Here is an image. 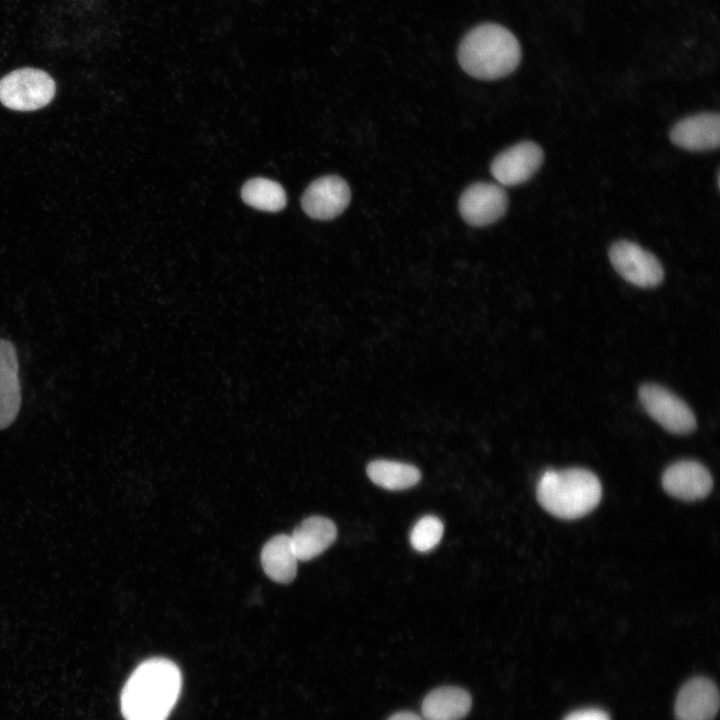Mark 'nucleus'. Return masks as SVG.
Masks as SVG:
<instances>
[{
	"label": "nucleus",
	"instance_id": "1",
	"mask_svg": "<svg viewBox=\"0 0 720 720\" xmlns=\"http://www.w3.org/2000/svg\"><path fill=\"white\" fill-rule=\"evenodd\" d=\"M182 685L179 668L165 658L142 662L126 681L121 693L125 720H166Z\"/></svg>",
	"mask_w": 720,
	"mask_h": 720
},
{
	"label": "nucleus",
	"instance_id": "2",
	"mask_svg": "<svg viewBox=\"0 0 720 720\" xmlns=\"http://www.w3.org/2000/svg\"><path fill=\"white\" fill-rule=\"evenodd\" d=\"M458 60L471 76L494 80L512 73L521 60V47L507 28L486 23L472 29L462 40Z\"/></svg>",
	"mask_w": 720,
	"mask_h": 720
},
{
	"label": "nucleus",
	"instance_id": "3",
	"mask_svg": "<svg viewBox=\"0 0 720 720\" xmlns=\"http://www.w3.org/2000/svg\"><path fill=\"white\" fill-rule=\"evenodd\" d=\"M602 488L597 476L582 468L548 470L537 485V499L550 514L561 519H577L591 512L600 502Z\"/></svg>",
	"mask_w": 720,
	"mask_h": 720
},
{
	"label": "nucleus",
	"instance_id": "4",
	"mask_svg": "<svg viewBox=\"0 0 720 720\" xmlns=\"http://www.w3.org/2000/svg\"><path fill=\"white\" fill-rule=\"evenodd\" d=\"M55 82L35 68L14 70L0 80V102L17 111H33L48 105L55 95Z\"/></svg>",
	"mask_w": 720,
	"mask_h": 720
},
{
	"label": "nucleus",
	"instance_id": "5",
	"mask_svg": "<svg viewBox=\"0 0 720 720\" xmlns=\"http://www.w3.org/2000/svg\"><path fill=\"white\" fill-rule=\"evenodd\" d=\"M639 399L646 412L670 433L684 435L695 429L696 419L690 407L668 389L644 384Z\"/></svg>",
	"mask_w": 720,
	"mask_h": 720
},
{
	"label": "nucleus",
	"instance_id": "6",
	"mask_svg": "<svg viewBox=\"0 0 720 720\" xmlns=\"http://www.w3.org/2000/svg\"><path fill=\"white\" fill-rule=\"evenodd\" d=\"M609 259L618 274L635 286L655 287L663 280L664 272L659 260L634 242H614L609 249Z\"/></svg>",
	"mask_w": 720,
	"mask_h": 720
},
{
	"label": "nucleus",
	"instance_id": "7",
	"mask_svg": "<svg viewBox=\"0 0 720 720\" xmlns=\"http://www.w3.org/2000/svg\"><path fill=\"white\" fill-rule=\"evenodd\" d=\"M508 196L499 184L477 182L467 187L459 199V212L471 226L482 227L499 220L506 212Z\"/></svg>",
	"mask_w": 720,
	"mask_h": 720
},
{
	"label": "nucleus",
	"instance_id": "8",
	"mask_svg": "<svg viewBox=\"0 0 720 720\" xmlns=\"http://www.w3.org/2000/svg\"><path fill=\"white\" fill-rule=\"evenodd\" d=\"M544 154L535 142L523 141L499 153L490 171L501 186H516L529 180L540 168Z\"/></svg>",
	"mask_w": 720,
	"mask_h": 720
},
{
	"label": "nucleus",
	"instance_id": "9",
	"mask_svg": "<svg viewBox=\"0 0 720 720\" xmlns=\"http://www.w3.org/2000/svg\"><path fill=\"white\" fill-rule=\"evenodd\" d=\"M351 192L344 179L336 175L323 176L305 190L301 205L304 212L316 220H330L349 205Z\"/></svg>",
	"mask_w": 720,
	"mask_h": 720
},
{
	"label": "nucleus",
	"instance_id": "10",
	"mask_svg": "<svg viewBox=\"0 0 720 720\" xmlns=\"http://www.w3.org/2000/svg\"><path fill=\"white\" fill-rule=\"evenodd\" d=\"M664 490L682 501L706 497L713 485L708 469L699 462L682 460L670 465L662 476Z\"/></svg>",
	"mask_w": 720,
	"mask_h": 720
},
{
	"label": "nucleus",
	"instance_id": "11",
	"mask_svg": "<svg viewBox=\"0 0 720 720\" xmlns=\"http://www.w3.org/2000/svg\"><path fill=\"white\" fill-rule=\"evenodd\" d=\"M719 692L716 685L704 677L686 682L675 701L677 720H713L719 710Z\"/></svg>",
	"mask_w": 720,
	"mask_h": 720
},
{
	"label": "nucleus",
	"instance_id": "12",
	"mask_svg": "<svg viewBox=\"0 0 720 720\" xmlns=\"http://www.w3.org/2000/svg\"><path fill=\"white\" fill-rule=\"evenodd\" d=\"M674 145L689 151L716 149L720 143L718 113H700L678 121L670 131Z\"/></svg>",
	"mask_w": 720,
	"mask_h": 720
},
{
	"label": "nucleus",
	"instance_id": "13",
	"mask_svg": "<svg viewBox=\"0 0 720 720\" xmlns=\"http://www.w3.org/2000/svg\"><path fill=\"white\" fill-rule=\"evenodd\" d=\"M18 359L12 342L0 339V430L9 427L21 407Z\"/></svg>",
	"mask_w": 720,
	"mask_h": 720
},
{
	"label": "nucleus",
	"instance_id": "14",
	"mask_svg": "<svg viewBox=\"0 0 720 720\" xmlns=\"http://www.w3.org/2000/svg\"><path fill=\"white\" fill-rule=\"evenodd\" d=\"M289 536L298 560L308 561L331 546L336 539L337 529L330 519L312 516L303 520Z\"/></svg>",
	"mask_w": 720,
	"mask_h": 720
},
{
	"label": "nucleus",
	"instance_id": "15",
	"mask_svg": "<svg viewBox=\"0 0 720 720\" xmlns=\"http://www.w3.org/2000/svg\"><path fill=\"white\" fill-rule=\"evenodd\" d=\"M471 708L469 693L459 687L446 686L431 691L422 703L424 720H460Z\"/></svg>",
	"mask_w": 720,
	"mask_h": 720
},
{
	"label": "nucleus",
	"instance_id": "16",
	"mask_svg": "<svg viewBox=\"0 0 720 720\" xmlns=\"http://www.w3.org/2000/svg\"><path fill=\"white\" fill-rule=\"evenodd\" d=\"M298 558L289 535L271 538L261 552V564L266 575L277 583L292 582L297 573Z\"/></svg>",
	"mask_w": 720,
	"mask_h": 720
},
{
	"label": "nucleus",
	"instance_id": "17",
	"mask_svg": "<svg viewBox=\"0 0 720 720\" xmlns=\"http://www.w3.org/2000/svg\"><path fill=\"white\" fill-rule=\"evenodd\" d=\"M367 475L373 483L387 490H404L421 479L419 469L411 464L378 459L367 466Z\"/></svg>",
	"mask_w": 720,
	"mask_h": 720
},
{
	"label": "nucleus",
	"instance_id": "18",
	"mask_svg": "<svg viewBox=\"0 0 720 720\" xmlns=\"http://www.w3.org/2000/svg\"><path fill=\"white\" fill-rule=\"evenodd\" d=\"M243 201L251 207L267 212L282 210L287 202L283 187L270 179L253 178L241 190Z\"/></svg>",
	"mask_w": 720,
	"mask_h": 720
},
{
	"label": "nucleus",
	"instance_id": "19",
	"mask_svg": "<svg viewBox=\"0 0 720 720\" xmlns=\"http://www.w3.org/2000/svg\"><path fill=\"white\" fill-rule=\"evenodd\" d=\"M444 532L442 521L433 515L420 518L410 533V543L418 552H428L441 541Z\"/></svg>",
	"mask_w": 720,
	"mask_h": 720
},
{
	"label": "nucleus",
	"instance_id": "20",
	"mask_svg": "<svg viewBox=\"0 0 720 720\" xmlns=\"http://www.w3.org/2000/svg\"><path fill=\"white\" fill-rule=\"evenodd\" d=\"M563 720H610L609 715L598 708H585L569 713Z\"/></svg>",
	"mask_w": 720,
	"mask_h": 720
},
{
	"label": "nucleus",
	"instance_id": "21",
	"mask_svg": "<svg viewBox=\"0 0 720 720\" xmlns=\"http://www.w3.org/2000/svg\"><path fill=\"white\" fill-rule=\"evenodd\" d=\"M388 720H424L421 716L410 712V711H402L393 714L391 717H389Z\"/></svg>",
	"mask_w": 720,
	"mask_h": 720
}]
</instances>
